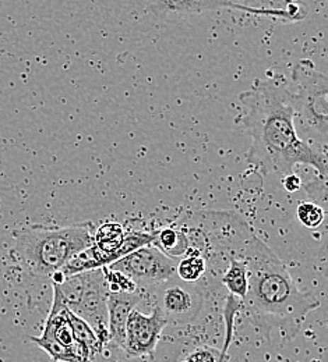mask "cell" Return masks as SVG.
<instances>
[{
	"label": "cell",
	"mask_w": 328,
	"mask_h": 362,
	"mask_svg": "<svg viewBox=\"0 0 328 362\" xmlns=\"http://www.w3.org/2000/svg\"><path fill=\"white\" fill-rule=\"evenodd\" d=\"M239 99L244 107L240 117L251 144L249 163L263 176L290 175L298 165L313 168L322 180L327 177V152L302 139L295 126V109L289 80L268 73L259 78Z\"/></svg>",
	"instance_id": "cell-1"
},
{
	"label": "cell",
	"mask_w": 328,
	"mask_h": 362,
	"mask_svg": "<svg viewBox=\"0 0 328 362\" xmlns=\"http://www.w3.org/2000/svg\"><path fill=\"white\" fill-rule=\"evenodd\" d=\"M237 259L246 262L249 272L243 313L267 333L277 329L289 337L296 336L306 317L320 307V301L296 286L285 264L257 235Z\"/></svg>",
	"instance_id": "cell-2"
},
{
	"label": "cell",
	"mask_w": 328,
	"mask_h": 362,
	"mask_svg": "<svg viewBox=\"0 0 328 362\" xmlns=\"http://www.w3.org/2000/svg\"><path fill=\"white\" fill-rule=\"evenodd\" d=\"M95 226L91 222L72 226L44 225L24 227L13 233L14 245L10 250L13 261L35 276L50 277L81 251L94 243Z\"/></svg>",
	"instance_id": "cell-3"
},
{
	"label": "cell",
	"mask_w": 328,
	"mask_h": 362,
	"mask_svg": "<svg viewBox=\"0 0 328 362\" xmlns=\"http://www.w3.org/2000/svg\"><path fill=\"white\" fill-rule=\"evenodd\" d=\"M176 226L186 234L188 247L201 252L208 272L220 277L230 258H239L256 235L250 225L234 211H198L181 216Z\"/></svg>",
	"instance_id": "cell-4"
},
{
	"label": "cell",
	"mask_w": 328,
	"mask_h": 362,
	"mask_svg": "<svg viewBox=\"0 0 328 362\" xmlns=\"http://www.w3.org/2000/svg\"><path fill=\"white\" fill-rule=\"evenodd\" d=\"M295 116L302 127L326 146L328 133L327 76L319 71L309 59L299 60L289 81Z\"/></svg>",
	"instance_id": "cell-5"
},
{
	"label": "cell",
	"mask_w": 328,
	"mask_h": 362,
	"mask_svg": "<svg viewBox=\"0 0 328 362\" xmlns=\"http://www.w3.org/2000/svg\"><path fill=\"white\" fill-rule=\"evenodd\" d=\"M66 307L86 320L96 336L108 346V286L102 269L66 277L62 284H53Z\"/></svg>",
	"instance_id": "cell-6"
},
{
	"label": "cell",
	"mask_w": 328,
	"mask_h": 362,
	"mask_svg": "<svg viewBox=\"0 0 328 362\" xmlns=\"http://www.w3.org/2000/svg\"><path fill=\"white\" fill-rule=\"evenodd\" d=\"M178 261L168 258L154 245H147L113 262L108 268L128 276L145 293L176 277Z\"/></svg>",
	"instance_id": "cell-7"
},
{
	"label": "cell",
	"mask_w": 328,
	"mask_h": 362,
	"mask_svg": "<svg viewBox=\"0 0 328 362\" xmlns=\"http://www.w3.org/2000/svg\"><path fill=\"white\" fill-rule=\"evenodd\" d=\"M149 291L154 294V305L161 310L168 325L188 323L193 320L198 315L205 301V294L200 283H183L176 277Z\"/></svg>",
	"instance_id": "cell-8"
},
{
	"label": "cell",
	"mask_w": 328,
	"mask_h": 362,
	"mask_svg": "<svg viewBox=\"0 0 328 362\" xmlns=\"http://www.w3.org/2000/svg\"><path fill=\"white\" fill-rule=\"evenodd\" d=\"M166 326V317L155 305H152L149 315L142 314L139 310H133L126 323L123 351L132 358L151 354Z\"/></svg>",
	"instance_id": "cell-9"
},
{
	"label": "cell",
	"mask_w": 328,
	"mask_h": 362,
	"mask_svg": "<svg viewBox=\"0 0 328 362\" xmlns=\"http://www.w3.org/2000/svg\"><path fill=\"white\" fill-rule=\"evenodd\" d=\"M144 298L142 291L136 293H109L106 300L108 310V344L122 349L126 337V323L129 315Z\"/></svg>",
	"instance_id": "cell-10"
},
{
	"label": "cell",
	"mask_w": 328,
	"mask_h": 362,
	"mask_svg": "<svg viewBox=\"0 0 328 362\" xmlns=\"http://www.w3.org/2000/svg\"><path fill=\"white\" fill-rule=\"evenodd\" d=\"M69 313H70V310L66 307L59 290L56 287H53L52 307H50V311H49V315H47L44 332L38 337L43 339V340L62 344V346L69 347V349H76L81 353V356L84 357L86 362H89L90 360H89L87 354L83 351L81 347L77 346V343L74 340L73 329H72L70 319H69Z\"/></svg>",
	"instance_id": "cell-11"
},
{
	"label": "cell",
	"mask_w": 328,
	"mask_h": 362,
	"mask_svg": "<svg viewBox=\"0 0 328 362\" xmlns=\"http://www.w3.org/2000/svg\"><path fill=\"white\" fill-rule=\"evenodd\" d=\"M151 11L165 20H181L197 16L204 11L230 7V1H204V0H171L152 1L148 4Z\"/></svg>",
	"instance_id": "cell-12"
},
{
	"label": "cell",
	"mask_w": 328,
	"mask_h": 362,
	"mask_svg": "<svg viewBox=\"0 0 328 362\" xmlns=\"http://www.w3.org/2000/svg\"><path fill=\"white\" fill-rule=\"evenodd\" d=\"M151 245L175 261H179L188 248L186 234L175 223L174 226L164 227L158 231H154V241Z\"/></svg>",
	"instance_id": "cell-13"
},
{
	"label": "cell",
	"mask_w": 328,
	"mask_h": 362,
	"mask_svg": "<svg viewBox=\"0 0 328 362\" xmlns=\"http://www.w3.org/2000/svg\"><path fill=\"white\" fill-rule=\"evenodd\" d=\"M222 286L228 290L230 296H234L239 300H244L249 290V272L247 265L243 259L230 258L225 271L220 277Z\"/></svg>",
	"instance_id": "cell-14"
},
{
	"label": "cell",
	"mask_w": 328,
	"mask_h": 362,
	"mask_svg": "<svg viewBox=\"0 0 328 362\" xmlns=\"http://www.w3.org/2000/svg\"><path fill=\"white\" fill-rule=\"evenodd\" d=\"M69 319H70L73 336L77 346L83 349V351L87 354L89 360L91 361L98 354L102 353L106 344L96 336L93 327L86 320L74 315L72 311L69 313Z\"/></svg>",
	"instance_id": "cell-15"
},
{
	"label": "cell",
	"mask_w": 328,
	"mask_h": 362,
	"mask_svg": "<svg viewBox=\"0 0 328 362\" xmlns=\"http://www.w3.org/2000/svg\"><path fill=\"white\" fill-rule=\"evenodd\" d=\"M208 273V267L201 252L196 248L188 247L183 257L178 261L176 276L181 281L196 284L200 283Z\"/></svg>",
	"instance_id": "cell-16"
},
{
	"label": "cell",
	"mask_w": 328,
	"mask_h": 362,
	"mask_svg": "<svg viewBox=\"0 0 328 362\" xmlns=\"http://www.w3.org/2000/svg\"><path fill=\"white\" fill-rule=\"evenodd\" d=\"M243 313V301L236 298L234 296H228L227 301H225V307H224V320H225V341H224V347L221 350V356L227 358L228 356V350L231 347L232 339H234V322L236 317Z\"/></svg>",
	"instance_id": "cell-17"
},
{
	"label": "cell",
	"mask_w": 328,
	"mask_h": 362,
	"mask_svg": "<svg viewBox=\"0 0 328 362\" xmlns=\"http://www.w3.org/2000/svg\"><path fill=\"white\" fill-rule=\"evenodd\" d=\"M31 341L35 343L40 349H43L44 351H47L49 357L53 361L57 362H86L84 357L81 356V353L76 349H69L64 347L62 344L53 343V341H47L43 340L40 337H31Z\"/></svg>",
	"instance_id": "cell-18"
},
{
	"label": "cell",
	"mask_w": 328,
	"mask_h": 362,
	"mask_svg": "<svg viewBox=\"0 0 328 362\" xmlns=\"http://www.w3.org/2000/svg\"><path fill=\"white\" fill-rule=\"evenodd\" d=\"M296 212H298L299 222L307 228H317L322 226L326 216L324 209L319 204L310 202V201L300 202Z\"/></svg>",
	"instance_id": "cell-19"
},
{
	"label": "cell",
	"mask_w": 328,
	"mask_h": 362,
	"mask_svg": "<svg viewBox=\"0 0 328 362\" xmlns=\"http://www.w3.org/2000/svg\"><path fill=\"white\" fill-rule=\"evenodd\" d=\"M102 272H103L109 293H136V291H139L137 286L123 273L112 271L108 267L102 268Z\"/></svg>",
	"instance_id": "cell-20"
},
{
	"label": "cell",
	"mask_w": 328,
	"mask_h": 362,
	"mask_svg": "<svg viewBox=\"0 0 328 362\" xmlns=\"http://www.w3.org/2000/svg\"><path fill=\"white\" fill-rule=\"evenodd\" d=\"M182 362H227L221 351L213 347H198L191 351Z\"/></svg>",
	"instance_id": "cell-21"
},
{
	"label": "cell",
	"mask_w": 328,
	"mask_h": 362,
	"mask_svg": "<svg viewBox=\"0 0 328 362\" xmlns=\"http://www.w3.org/2000/svg\"><path fill=\"white\" fill-rule=\"evenodd\" d=\"M282 184H283V188L288 191V192H296V191H299L300 188H302V179L298 176V175H295V173H290V175H286L285 177H283V180H282Z\"/></svg>",
	"instance_id": "cell-22"
}]
</instances>
